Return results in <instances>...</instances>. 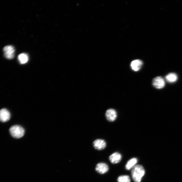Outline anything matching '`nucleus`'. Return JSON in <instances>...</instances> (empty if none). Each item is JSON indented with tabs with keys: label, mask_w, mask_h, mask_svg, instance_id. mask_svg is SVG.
<instances>
[{
	"label": "nucleus",
	"mask_w": 182,
	"mask_h": 182,
	"mask_svg": "<svg viewBox=\"0 0 182 182\" xmlns=\"http://www.w3.org/2000/svg\"><path fill=\"white\" fill-rule=\"evenodd\" d=\"M145 173V170L142 166L140 164L135 165L132 168L131 171L133 180L135 182H140Z\"/></svg>",
	"instance_id": "f257e3e1"
},
{
	"label": "nucleus",
	"mask_w": 182,
	"mask_h": 182,
	"mask_svg": "<svg viewBox=\"0 0 182 182\" xmlns=\"http://www.w3.org/2000/svg\"><path fill=\"white\" fill-rule=\"evenodd\" d=\"M10 132L13 137L16 138H21L25 133L24 129L21 126L18 125L11 126L10 129Z\"/></svg>",
	"instance_id": "f03ea898"
},
{
	"label": "nucleus",
	"mask_w": 182,
	"mask_h": 182,
	"mask_svg": "<svg viewBox=\"0 0 182 182\" xmlns=\"http://www.w3.org/2000/svg\"><path fill=\"white\" fill-rule=\"evenodd\" d=\"M3 50L4 56L7 59H11L14 58L15 49L13 46L11 45L5 46L3 49Z\"/></svg>",
	"instance_id": "7ed1b4c3"
},
{
	"label": "nucleus",
	"mask_w": 182,
	"mask_h": 182,
	"mask_svg": "<svg viewBox=\"0 0 182 182\" xmlns=\"http://www.w3.org/2000/svg\"><path fill=\"white\" fill-rule=\"evenodd\" d=\"M152 84L157 89H161L164 88L165 85V82L163 78L158 76L153 79Z\"/></svg>",
	"instance_id": "20e7f679"
},
{
	"label": "nucleus",
	"mask_w": 182,
	"mask_h": 182,
	"mask_svg": "<svg viewBox=\"0 0 182 182\" xmlns=\"http://www.w3.org/2000/svg\"><path fill=\"white\" fill-rule=\"evenodd\" d=\"M10 112L5 109H2L0 110V120L2 122H7L10 119Z\"/></svg>",
	"instance_id": "39448f33"
},
{
	"label": "nucleus",
	"mask_w": 182,
	"mask_h": 182,
	"mask_svg": "<svg viewBox=\"0 0 182 182\" xmlns=\"http://www.w3.org/2000/svg\"><path fill=\"white\" fill-rule=\"evenodd\" d=\"M106 117L107 120L109 121H113L117 118V112L114 109H109L106 112Z\"/></svg>",
	"instance_id": "423d86ee"
},
{
	"label": "nucleus",
	"mask_w": 182,
	"mask_h": 182,
	"mask_svg": "<svg viewBox=\"0 0 182 182\" xmlns=\"http://www.w3.org/2000/svg\"><path fill=\"white\" fill-rule=\"evenodd\" d=\"M93 145L95 148L98 150L103 149L106 146L105 141L100 139L95 140L93 143Z\"/></svg>",
	"instance_id": "0eeeda50"
},
{
	"label": "nucleus",
	"mask_w": 182,
	"mask_h": 182,
	"mask_svg": "<svg viewBox=\"0 0 182 182\" xmlns=\"http://www.w3.org/2000/svg\"><path fill=\"white\" fill-rule=\"evenodd\" d=\"M96 171L101 174H103L107 172L109 167L107 164L104 163H99L97 164L96 167Z\"/></svg>",
	"instance_id": "6e6552de"
},
{
	"label": "nucleus",
	"mask_w": 182,
	"mask_h": 182,
	"mask_svg": "<svg viewBox=\"0 0 182 182\" xmlns=\"http://www.w3.org/2000/svg\"><path fill=\"white\" fill-rule=\"evenodd\" d=\"M143 65V62L140 60H135L132 62L131 66L132 70L137 72L139 71Z\"/></svg>",
	"instance_id": "1a4fd4ad"
},
{
	"label": "nucleus",
	"mask_w": 182,
	"mask_h": 182,
	"mask_svg": "<svg viewBox=\"0 0 182 182\" xmlns=\"http://www.w3.org/2000/svg\"><path fill=\"white\" fill-rule=\"evenodd\" d=\"M121 155L118 152L113 153L110 156L109 159L113 164H117L120 162L121 160Z\"/></svg>",
	"instance_id": "9d476101"
},
{
	"label": "nucleus",
	"mask_w": 182,
	"mask_h": 182,
	"mask_svg": "<svg viewBox=\"0 0 182 182\" xmlns=\"http://www.w3.org/2000/svg\"><path fill=\"white\" fill-rule=\"evenodd\" d=\"M177 75L174 73H170L168 74L166 77V79L167 82L169 83H174L177 80Z\"/></svg>",
	"instance_id": "9b49d317"
},
{
	"label": "nucleus",
	"mask_w": 182,
	"mask_h": 182,
	"mask_svg": "<svg viewBox=\"0 0 182 182\" xmlns=\"http://www.w3.org/2000/svg\"><path fill=\"white\" fill-rule=\"evenodd\" d=\"M18 59L21 64H24L28 62L29 57L27 54L23 53L19 55Z\"/></svg>",
	"instance_id": "f8f14e48"
},
{
	"label": "nucleus",
	"mask_w": 182,
	"mask_h": 182,
	"mask_svg": "<svg viewBox=\"0 0 182 182\" xmlns=\"http://www.w3.org/2000/svg\"><path fill=\"white\" fill-rule=\"evenodd\" d=\"M137 159L135 158H132L128 161L126 164V168L127 170H129L132 169L137 162Z\"/></svg>",
	"instance_id": "ddd939ff"
},
{
	"label": "nucleus",
	"mask_w": 182,
	"mask_h": 182,
	"mask_svg": "<svg viewBox=\"0 0 182 182\" xmlns=\"http://www.w3.org/2000/svg\"><path fill=\"white\" fill-rule=\"evenodd\" d=\"M118 181L119 182H130V178L128 175L120 176L118 178Z\"/></svg>",
	"instance_id": "4468645a"
}]
</instances>
